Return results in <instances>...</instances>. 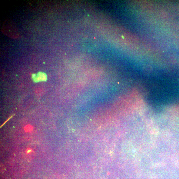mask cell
I'll return each instance as SVG.
<instances>
[{"instance_id": "obj_2", "label": "cell", "mask_w": 179, "mask_h": 179, "mask_svg": "<svg viewBox=\"0 0 179 179\" xmlns=\"http://www.w3.org/2000/svg\"><path fill=\"white\" fill-rule=\"evenodd\" d=\"M36 81H44L46 78V75L44 73L40 72L34 76Z\"/></svg>"}, {"instance_id": "obj_1", "label": "cell", "mask_w": 179, "mask_h": 179, "mask_svg": "<svg viewBox=\"0 0 179 179\" xmlns=\"http://www.w3.org/2000/svg\"><path fill=\"white\" fill-rule=\"evenodd\" d=\"M2 30L5 34L10 37L17 38L19 36L17 29L11 23H5Z\"/></svg>"}]
</instances>
